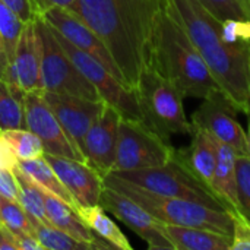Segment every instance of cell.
Masks as SVG:
<instances>
[{
    "label": "cell",
    "instance_id": "1",
    "mask_svg": "<svg viewBox=\"0 0 250 250\" xmlns=\"http://www.w3.org/2000/svg\"><path fill=\"white\" fill-rule=\"evenodd\" d=\"M166 0H76L75 12L105 44L129 88L152 63L154 37Z\"/></svg>",
    "mask_w": 250,
    "mask_h": 250
},
{
    "label": "cell",
    "instance_id": "2",
    "mask_svg": "<svg viewBox=\"0 0 250 250\" xmlns=\"http://www.w3.org/2000/svg\"><path fill=\"white\" fill-rule=\"evenodd\" d=\"M166 6L186 31L233 107L249 114L250 42L224 41L221 22L198 0H166Z\"/></svg>",
    "mask_w": 250,
    "mask_h": 250
},
{
    "label": "cell",
    "instance_id": "3",
    "mask_svg": "<svg viewBox=\"0 0 250 250\" xmlns=\"http://www.w3.org/2000/svg\"><path fill=\"white\" fill-rule=\"evenodd\" d=\"M152 64L179 88L185 98L204 100L221 91L204 57L167 6L157 25Z\"/></svg>",
    "mask_w": 250,
    "mask_h": 250
},
{
    "label": "cell",
    "instance_id": "4",
    "mask_svg": "<svg viewBox=\"0 0 250 250\" xmlns=\"http://www.w3.org/2000/svg\"><path fill=\"white\" fill-rule=\"evenodd\" d=\"M103 180L104 186L129 196L166 224L205 229L233 239V217L227 211L215 209L195 201L158 195L113 173L104 176Z\"/></svg>",
    "mask_w": 250,
    "mask_h": 250
},
{
    "label": "cell",
    "instance_id": "5",
    "mask_svg": "<svg viewBox=\"0 0 250 250\" xmlns=\"http://www.w3.org/2000/svg\"><path fill=\"white\" fill-rule=\"evenodd\" d=\"M135 89L145 123L154 132L167 141L173 135L192 136L193 125L185 113V97L152 63L145 67Z\"/></svg>",
    "mask_w": 250,
    "mask_h": 250
},
{
    "label": "cell",
    "instance_id": "6",
    "mask_svg": "<svg viewBox=\"0 0 250 250\" xmlns=\"http://www.w3.org/2000/svg\"><path fill=\"white\" fill-rule=\"evenodd\" d=\"M111 173L158 195L195 201L215 209L227 211L220 196L188 167L177 149L173 158L161 167Z\"/></svg>",
    "mask_w": 250,
    "mask_h": 250
},
{
    "label": "cell",
    "instance_id": "7",
    "mask_svg": "<svg viewBox=\"0 0 250 250\" xmlns=\"http://www.w3.org/2000/svg\"><path fill=\"white\" fill-rule=\"evenodd\" d=\"M34 22L41 40V89L100 101L98 91L69 59L51 25L41 16H37Z\"/></svg>",
    "mask_w": 250,
    "mask_h": 250
},
{
    "label": "cell",
    "instance_id": "8",
    "mask_svg": "<svg viewBox=\"0 0 250 250\" xmlns=\"http://www.w3.org/2000/svg\"><path fill=\"white\" fill-rule=\"evenodd\" d=\"M174 151L171 141L160 136L148 125L122 119L113 171L161 167L173 158Z\"/></svg>",
    "mask_w": 250,
    "mask_h": 250
},
{
    "label": "cell",
    "instance_id": "9",
    "mask_svg": "<svg viewBox=\"0 0 250 250\" xmlns=\"http://www.w3.org/2000/svg\"><path fill=\"white\" fill-rule=\"evenodd\" d=\"M53 32L57 41L60 42V45L63 47V50L66 51V54L69 56V59L75 63V66L81 70V73L95 86L103 101L113 105L122 114L123 119L145 123L136 89L126 86L103 63H100L91 54L73 45L56 28H53Z\"/></svg>",
    "mask_w": 250,
    "mask_h": 250
},
{
    "label": "cell",
    "instance_id": "10",
    "mask_svg": "<svg viewBox=\"0 0 250 250\" xmlns=\"http://www.w3.org/2000/svg\"><path fill=\"white\" fill-rule=\"evenodd\" d=\"M25 119L26 129L34 132L44 145V154L66 157L86 163L82 151L66 133L54 111L44 98L42 89L25 94Z\"/></svg>",
    "mask_w": 250,
    "mask_h": 250
},
{
    "label": "cell",
    "instance_id": "11",
    "mask_svg": "<svg viewBox=\"0 0 250 250\" xmlns=\"http://www.w3.org/2000/svg\"><path fill=\"white\" fill-rule=\"evenodd\" d=\"M100 205L136 233L148 245L149 250H174L164 231V223L129 196L104 186Z\"/></svg>",
    "mask_w": 250,
    "mask_h": 250
},
{
    "label": "cell",
    "instance_id": "12",
    "mask_svg": "<svg viewBox=\"0 0 250 250\" xmlns=\"http://www.w3.org/2000/svg\"><path fill=\"white\" fill-rule=\"evenodd\" d=\"M237 113L226 94L220 91L204 98V103L192 114V125L230 145L237 155H249L246 132L236 119Z\"/></svg>",
    "mask_w": 250,
    "mask_h": 250
},
{
    "label": "cell",
    "instance_id": "13",
    "mask_svg": "<svg viewBox=\"0 0 250 250\" xmlns=\"http://www.w3.org/2000/svg\"><path fill=\"white\" fill-rule=\"evenodd\" d=\"M41 18L48 22L53 28H56L64 38H67L73 45L83 50L85 53L95 57L100 63H103L119 81H122L126 86V81L116 64L111 53L105 47V44L100 40V37L72 10L63 7H51L45 10ZM133 89V88H132Z\"/></svg>",
    "mask_w": 250,
    "mask_h": 250
},
{
    "label": "cell",
    "instance_id": "14",
    "mask_svg": "<svg viewBox=\"0 0 250 250\" xmlns=\"http://www.w3.org/2000/svg\"><path fill=\"white\" fill-rule=\"evenodd\" d=\"M42 94L66 133L83 154L85 136L104 110L105 101H94L70 94L48 92L44 89Z\"/></svg>",
    "mask_w": 250,
    "mask_h": 250
},
{
    "label": "cell",
    "instance_id": "15",
    "mask_svg": "<svg viewBox=\"0 0 250 250\" xmlns=\"http://www.w3.org/2000/svg\"><path fill=\"white\" fill-rule=\"evenodd\" d=\"M122 119V114L113 105L105 103L104 110L85 136L83 155L86 163L95 168L103 179L114 168L119 126Z\"/></svg>",
    "mask_w": 250,
    "mask_h": 250
},
{
    "label": "cell",
    "instance_id": "16",
    "mask_svg": "<svg viewBox=\"0 0 250 250\" xmlns=\"http://www.w3.org/2000/svg\"><path fill=\"white\" fill-rule=\"evenodd\" d=\"M42 157L76 201L78 211L100 204L104 180L95 168H92L88 163L66 157L51 154H44Z\"/></svg>",
    "mask_w": 250,
    "mask_h": 250
},
{
    "label": "cell",
    "instance_id": "17",
    "mask_svg": "<svg viewBox=\"0 0 250 250\" xmlns=\"http://www.w3.org/2000/svg\"><path fill=\"white\" fill-rule=\"evenodd\" d=\"M10 85L25 92L41 89V40L34 21L26 22L21 34L10 69Z\"/></svg>",
    "mask_w": 250,
    "mask_h": 250
},
{
    "label": "cell",
    "instance_id": "18",
    "mask_svg": "<svg viewBox=\"0 0 250 250\" xmlns=\"http://www.w3.org/2000/svg\"><path fill=\"white\" fill-rule=\"evenodd\" d=\"M44 201H45V212L50 220V223L60 229L62 231L73 236L78 240L86 242L94 245L97 249H116L113 245L107 243L101 237H98L94 230L83 221L81 214L67 205L64 201L47 193L44 190Z\"/></svg>",
    "mask_w": 250,
    "mask_h": 250
},
{
    "label": "cell",
    "instance_id": "19",
    "mask_svg": "<svg viewBox=\"0 0 250 250\" xmlns=\"http://www.w3.org/2000/svg\"><path fill=\"white\" fill-rule=\"evenodd\" d=\"M188 167L214 190V177L217 170V151L212 135L193 125L192 142L186 149H177ZM215 192V190H214Z\"/></svg>",
    "mask_w": 250,
    "mask_h": 250
},
{
    "label": "cell",
    "instance_id": "20",
    "mask_svg": "<svg viewBox=\"0 0 250 250\" xmlns=\"http://www.w3.org/2000/svg\"><path fill=\"white\" fill-rule=\"evenodd\" d=\"M217 151V170L214 177V190L227 207L230 215L242 214L237 196V179H236V151L212 135ZM243 215V214H242Z\"/></svg>",
    "mask_w": 250,
    "mask_h": 250
},
{
    "label": "cell",
    "instance_id": "21",
    "mask_svg": "<svg viewBox=\"0 0 250 250\" xmlns=\"http://www.w3.org/2000/svg\"><path fill=\"white\" fill-rule=\"evenodd\" d=\"M164 231L174 250H231V237L211 230L164 223Z\"/></svg>",
    "mask_w": 250,
    "mask_h": 250
},
{
    "label": "cell",
    "instance_id": "22",
    "mask_svg": "<svg viewBox=\"0 0 250 250\" xmlns=\"http://www.w3.org/2000/svg\"><path fill=\"white\" fill-rule=\"evenodd\" d=\"M18 167L25 174H28L42 190L64 201L67 205H70L72 208L78 211L76 201L73 199L70 192L66 189V186L62 183V180L59 179L56 171L51 168V166L44 160V157L35 158V160H19Z\"/></svg>",
    "mask_w": 250,
    "mask_h": 250
},
{
    "label": "cell",
    "instance_id": "23",
    "mask_svg": "<svg viewBox=\"0 0 250 250\" xmlns=\"http://www.w3.org/2000/svg\"><path fill=\"white\" fill-rule=\"evenodd\" d=\"M25 91L0 78V130L26 129Z\"/></svg>",
    "mask_w": 250,
    "mask_h": 250
},
{
    "label": "cell",
    "instance_id": "24",
    "mask_svg": "<svg viewBox=\"0 0 250 250\" xmlns=\"http://www.w3.org/2000/svg\"><path fill=\"white\" fill-rule=\"evenodd\" d=\"M78 212L98 237L113 245L116 249L132 250V245L129 243L126 236L113 223V220H110V217L105 214V209L100 204L89 208H82Z\"/></svg>",
    "mask_w": 250,
    "mask_h": 250
},
{
    "label": "cell",
    "instance_id": "25",
    "mask_svg": "<svg viewBox=\"0 0 250 250\" xmlns=\"http://www.w3.org/2000/svg\"><path fill=\"white\" fill-rule=\"evenodd\" d=\"M19 185V196L18 202L25 209L29 218H35L44 224H51L47 212H45V201H44V190L28 176L25 174L18 166L13 168ZM53 226V224H51Z\"/></svg>",
    "mask_w": 250,
    "mask_h": 250
},
{
    "label": "cell",
    "instance_id": "26",
    "mask_svg": "<svg viewBox=\"0 0 250 250\" xmlns=\"http://www.w3.org/2000/svg\"><path fill=\"white\" fill-rule=\"evenodd\" d=\"M29 220L34 234L44 250H98L94 245L78 240L51 224H44L35 218Z\"/></svg>",
    "mask_w": 250,
    "mask_h": 250
},
{
    "label": "cell",
    "instance_id": "27",
    "mask_svg": "<svg viewBox=\"0 0 250 250\" xmlns=\"http://www.w3.org/2000/svg\"><path fill=\"white\" fill-rule=\"evenodd\" d=\"M26 22H23L7 4L0 0V42L3 54L6 56L10 69L13 64L15 51Z\"/></svg>",
    "mask_w": 250,
    "mask_h": 250
},
{
    "label": "cell",
    "instance_id": "28",
    "mask_svg": "<svg viewBox=\"0 0 250 250\" xmlns=\"http://www.w3.org/2000/svg\"><path fill=\"white\" fill-rule=\"evenodd\" d=\"M1 136L9 142L18 160H35L44 155L41 139L29 129H10L1 132Z\"/></svg>",
    "mask_w": 250,
    "mask_h": 250
},
{
    "label": "cell",
    "instance_id": "29",
    "mask_svg": "<svg viewBox=\"0 0 250 250\" xmlns=\"http://www.w3.org/2000/svg\"><path fill=\"white\" fill-rule=\"evenodd\" d=\"M0 214H1V221L16 237L23 234H34L31 220L18 201H12L4 196H0Z\"/></svg>",
    "mask_w": 250,
    "mask_h": 250
},
{
    "label": "cell",
    "instance_id": "30",
    "mask_svg": "<svg viewBox=\"0 0 250 250\" xmlns=\"http://www.w3.org/2000/svg\"><path fill=\"white\" fill-rule=\"evenodd\" d=\"M220 22L226 19H250V0H198Z\"/></svg>",
    "mask_w": 250,
    "mask_h": 250
},
{
    "label": "cell",
    "instance_id": "31",
    "mask_svg": "<svg viewBox=\"0 0 250 250\" xmlns=\"http://www.w3.org/2000/svg\"><path fill=\"white\" fill-rule=\"evenodd\" d=\"M236 179L240 212L250 221V155H237Z\"/></svg>",
    "mask_w": 250,
    "mask_h": 250
},
{
    "label": "cell",
    "instance_id": "32",
    "mask_svg": "<svg viewBox=\"0 0 250 250\" xmlns=\"http://www.w3.org/2000/svg\"><path fill=\"white\" fill-rule=\"evenodd\" d=\"M221 37L227 42H250V19H226L221 22Z\"/></svg>",
    "mask_w": 250,
    "mask_h": 250
},
{
    "label": "cell",
    "instance_id": "33",
    "mask_svg": "<svg viewBox=\"0 0 250 250\" xmlns=\"http://www.w3.org/2000/svg\"><path fill=\"white\" fill-rule=\"evenodd\" d=\"M233 217V242L231 250H250V221L242 214Z\"/></svg>",
    "mask_w": 250,
    "mask_h": 250
},
{
    "label": "cell",
    "instance_id": "34",
    "mask_svg": "<svg viewBox=\"0 0 250 250\" xmlns=\"http://www.w3.org/2000/svg\"><path fill=\"white\" fill-rule=\"evenodd\" d=\"M0 196L18 201L19 185L13 173V168H0Z\"/></svg>",
    "mask_w": 250,
    "mask_h": 250
},
{
    "label": "cell",
    "instance_id": "35",
    "mask_svg": "<svg viewBox=\"0 0 250 250\" xmlns=\"http://www.w3.org/2000/svg\"><path fill=\"white\" fill-rule=\"evenodd\" d=\"M4 4H7L23 22H31L37 18L32 0H1Z\"/></svg>",
    "mask_w": 250,
    "mask_h": 250
},
{
    "label": "cell",
    "instance_id": "36",
    "mask_svg": "<svg viewBox=\"0 0 250 250\" xmlns=\"http://www.w3.org/2000/svg\"><path fill=\"white\" fill-rule=\"evenodd\" d=\"M76 0H32V6L37 16H41L45 10L51 7H63L67 10H73Z\"/></svg>",
    "mask_w": 250,
    "mask_h": 250
},
{
    "label": "cell",
    "instance_id": "37",
    "mask_svg": "<svg viewBox=\"0 0 250 250\" xmlns=\"http://www.w3.org/2000/svg\"><path fill=\"white\" fill-rule=\"evenodd\" d=\"M18 161L19 160L10 148L9 142L0 135V168H15Z\"/></svg>",
    "mask_w": 250,
    "mask_h": 250
},
{
    "label": "cell",
    "instance_id": "38",
    "mask_svg": "<svg viewBox=\"0 0 250 250\" xmlns=\"http://www.w3.org/2000/svg\"><path fill=\"white\" fill-rule=\"evenodd\" d=\"M0 250H19L16 236L3 221L0 223Z\"/></svg>",
    "mask_w": 250,
    "mask_h": 250
},
{
    "label": "cell",
    "instance_id": "39",
    "mask_svg": "<svg viewBox=\"0 0 250 250\" xmlns=\"http://www.w3.org/2000/svg\"><path fill=\"white\" fill-rule=\"evenodd\" d=\"M19 250H44L34 234H23L16 237Z\"/></svg>",
    "mask_w": 250,
    "mask_h": 250
},
{
    "label": "cell",
    "instance_id": "40",
    "mask_svg": "<svg viewBox=\"0 0 250 250\" xmlns=\"http://www.w3.org/2000/svg\"><path fill=\"white\" fill-rule=\"evenodd\" d=\"M0 78L10 83V64L6 59V56L3 54L1 42H0Z\"/></svg>",
    "mask_w": 250,
    "mask_h": 250
},
{
    "label": "cell",
    "instance_id": "41",
    "mask_svg": "<svg viewBox=\"0 0 250 250\" xmlns=\"http://www.w3.org/2000/svg\"><path fill=\"white\" fill-rule=\"evenodd\" d=\"M249 116V126H248V132H246V138H248V148H249V155H250V113Z\"/></svg>",
    "mask_w": 250,
    "mask_h": 250
},
{
    "label": "cell",
    "instance_id": "42",
    "mask_svg": "<svg viewBox=\"0 0 250 250\" xmlns=\"http://www.w3.org/2000/svg\"><path fill=\"white\" fill-rule=\"evenodd\" d=\"M0 223H1V214H0Z\"/></svg>",
    "mask_w": 250,
    "mask_h": 250
},
{
    "label": "cell",
    "instance_id": "43",
    "mask_svg": "<svg viewBox=\"0 0 250 250\" xmlns=\"http://www.w3.org/2000/svg\"><path fill=\"white\" fill-rule=\"evenodd\" d=\"M0 135H1V130H0Z\"/></svg>",
    "mask_w": 250,
    "mask_h": 250
}]
</instances>
